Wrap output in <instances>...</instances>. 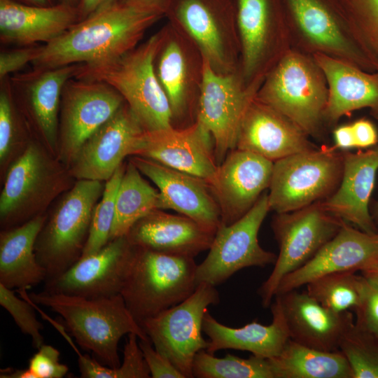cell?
I'll return each instance as SVG.
<instances>
[{"instance_id":"6da1fadb","label":"cell","mask_w":378,"mask_h":378,"mask_svg":"<svg viewBox=\"0 0 378 378\" xmlns=\"http://www.w3.org/2000/svg\"><path fill=\"white\" fill-rule=\"evenodd\" d=\"M166 10L116 1L78 21L55 40L41 46L34 68L50 69L116 59L136 48Z\"/></svg>"},{"instance_id":"7a4b0ae2","label":"cell","mask_w":378,"mask_h":378,"mask_svg":"<svg viewBox=\"0 0 378 378\" xmlns=\"http://www.w3.org/2000/svg\"><path fill=\"white\" fill-rule=\"evenodd\" d=\"M28 296L36 304L58 314L78 344L111 368L121 364L118 347L123 336L135 333L139 340H150L120 294L90 298L43 290Z\"/></svg>"},{"instance_id":"3957f363","label":"cell","mask_w":378,"mask_h":378,"mask_svg":"<svg viewBox=\"0 0 378 378\" xmlns=\"http://www.w3.org/2000/svg\"><path fill=\"white\" fill-rule=\"evenodd\" d=\"M165 27L133 50L113 60L82 64L75 77L105 83L124 99L145 131L173 126L167 97L156 75L155 62L165 37Z\"/></svg>"},{"instance_id":"277c9868","label":"cell","mask_w":378,"mask_h":378,"mask_svg":"<svg viewBox=\"0 0 378 378\" xmlns=\"http://www.w3.org/2000/svg\"><path fill=\"white\" fill-rule=\"evenodd\" d=\"M255 97L288 118L309 137L325 139L328 86L312 55L289 50L267 74Z\"/></svg>"},{"instance_id":"5b68a950","label":"cell","mask_w":378,"mask_h":378,"mask_svg":"<svg viewBox=\"0 0 378 378\" xmlns=\"http://www.w3.org/2000/svg\"><path fill=\"white\" fill-rule=\"evenodd\" d=\"M197 266L192 258L136 246L120 295L140 326L144 320L181 303L195 290Z\"/></svg>"},{"instance_id":"8992f818","label":"cell","mask_w":378,"mask_h":378,"mask_svg":"<svg viewBox=\"0 0 378 378\" xmlns=\"http://www.w3.org/2000/svg\"><path fill=\"white\" fill-rule=\"evenodd\" d=\"M240 46L239 73L256 94L267 74L291 49L282 0H232Z\"/></svg>"},{"instance_id":"52a82bcc","label":"cell","mask_w":378,"mask_h":378,"mask_svg":"<svg viewBox=\"0 0 378 378\" xmlns=\"http://www.w3.org/2000/svg\"><path fill=\"white\" fill-rule=\"evenodd\" d=\"M104 186L100 181L79 179L66 194L37 238L35 253L51 281L81 257L96 202Z\"/></svg>"},{"instance_id":"ba28073f","label":"cell","mask_w":378,"mask_h":378,"mask_svg":"<svg viewBox=\"0 0 378 378\" xmlns=\"http://www.w3.org/2000/svg\"><path fill=\"white\" fill-rule=\"evenodd\" d=\"M291 49L373 71L337 0H282Z\"/></svg>"},{"instance_id":"9c48e42d","label":"cell","mask_w":378,"mask_h":378,"mask_svg":"<svg viewBox=\"0 0 378 378\" xmlns=\"http://www.w3.org/2000/svg\"><path fill=\"white\" fill-rule=\"evenodd\" d=\"M342 170L343 153L333 146H323L274 162L270 209L286 213L326 200L337 188Z\"/></svg>"},{"instance_id":"30bf717a","label":"cell","mask_w":378,"mask_h":378,"mask_svg":"<svg viewBox=\"0 0 378 378\" xmlns=\"http://www.w3.org/2000/svg\"><path fill=\"white\" fill-rule=\"evenodd\" d=\"M344 221L328 213L321 201L300 209L276 214L272 228L279 252L268 278L258 289L268 307L281 280L309 261L339 232Z\"/></svg>"},{"instance_id":"8fae6325","label":"cell","mask_w":378,"mask_h":378,"mask_svg":"<svg viewBox=\"0 0 378 378\" xmlns=\"http://www.w3.org/2000/svg\"><path fill=\"white\" fill-rule=\"evenodd\" d=\"M166 17L192 41L216 72L239 71L232 0H168Z\"/></svg>"},{"instance_id":"7c38bea8","label":"cell","mask_w":378,"mask_h":378,"mask_svg":"<svg viewBox=\"0 0 378 378\" xmlns=\"http://www.w3.org/2000/svg\"><path fill=\"white\" fill-rule=\"evenodd\" d=\"M220 301L215 286L200 283L181 303L144 320L141 326L160 353L167 357L185 378H192L195 355L208 347L202 336L208 307Z\"/></svg>"},{"instance_id":"4fadbf2b","label":"cell","mask_w":378,"mask_h":378,"mask_svg":"<svg viewBox=\"0 0 378 378\" xmlns=\"http://www.w3.org/2000/svg\"><path fill=\"white\" fill-rule=\"evenodd\" d=\"M270 211L265 191L241 218L218 228L205 259L197 266V284H223L237 272L250 267L274 264L277 255L259 244L258 232Z\"/></svg>"},{"instance_id":"5bb4252c","label":"cell","mask_w":378,"mask_h":378,"mask_svg":"<svg viewBox=\"0 0 378 378\" xmlns=\"http://www.w3.org/2000/svg\"><path fill=\"white\" fill-rule=\"evenodd\" d=\"M255 96L245 88L239 71L218 73L202 56L196 120L213 138L218 165L235 148L241 120Z\"/></svg>"},{"instance_id":"9a60e30c","label":"cell","mask_w":378,"mask_h":378,"mask_svg":"<svg viewBox=\"0 0 378 378\" xmlns=\"http://www.w3.org/2000/svg\"><path fill=\"white\" fill-rule=\"evenodd\" d=\"M124 104L122 97L105 83L69 79L63 88L60 103L59 127L63 158L72 162L84 143Z\"/></svg>"},{"instance_id":"2e32d148","label":"cell","mask_w":378,"mask_h":378,"mask_svg":"<svg viewBox=\"0 0 378 378\" xmlns=\"http://www.w3.org/2000/svg\"><path fill=\"white\" fill-rule=\"evenodd\" d=\"M136 249L127 236L110 240L97 252L81 257L60 276L46 282L44 290L90 298L119 295Z\"/></svg>"},{"instance_id":"e0dca14e","label":"cell","mask_w":378,"mask_h":378,"mask_svg":"<svg viewBox=\"0 0 378 378\" xmlns=\"http://www.w3.org/2000/svg\"><path fill=\"white\" fill-rule=\"evenodd\" d=\"M132 155L154 160L207 182L218 167L213 138L197 120L183 128L172 126L144 131L134 145Z\"/></svg>"},{"instance_id":"ac0fdd59","label":"cell","mask_w":378,"mask_h":378,"mask_svg":"<svg viewBox=\"0 0 378 378\" xmlns=\"http://www.w3.org/2000/svg\"><path fill=\"white\" fill-rule=\"evenodd\" d=\"M273 164L252 152L237 148L229 152L207 182L219 206L222 224L241 218L269 189Z\"/></svg>"},{"instance_id":"d6986e66","label":"cell","mask_w":378,"mask_h":378,"mask_svg":"<svg viewBox=\"0 0 378 378\" xmlns=\"http://www.w3.org/2000/svg\"><path fill=\"white\" fill-rule=\"evenodd\" d=\"M82 64L50 69L34 68L8 76L11 92L34 129L51 148L57 146L59 111L66 83L75 78Z\"/></svg>"},{"instance_id":"ffe728a7","label":"cell","mask_w":378,"mask_h":378,"mask_svg":"<svg viewBox=\"0 0 378 378\" xmlns=\"http://www.w3.org/2000/svg\"><path fill=\"white\" fill-rule=\"evenodd\" d=\"M131 162L158 188V209L174 210L216 232L220 210L206 181L144 157Z\"/></svg>"},{"instance_id":"44dd1931","label":"cell","mask_w":378,"mask_h":378,"mask_svg":"<svg viewBox=\"0 0 378 378\" xmlns=\"http://www.w3.org/2000/svg\"><path fill=\"white\" fill-rule=\"evenodd\" d=\"M145 130L126 103L83 145L72 162L78 179L107 181Z\"/></svg>"},{"instance_id":"7402d4cb","label":"cell","mask_w":378,"mask_h":378,"mask_svg":"<svg viewBox=\"0 0 378 378\" xmlns=\"http://www.w3.org/2000/svg\"><path fill=\"white\" fill-rule=\"evenodd\" d=\"M377 262L378 232L369 234L344 222L309 261L281 280L276 295L298 289L326 274L361 272Z\"/></svg>"},{"instance_id":"603a6c76","label":"cell","mask_w":378,"mask_h":378,"mask_svg":"<svg viewBox=\"0 0 378 378\" xmlns=\"http://www.w3.org/2000/svg\"><path fill=\"white\" fill-rule=\"evenodd\" d=\"M155 62L156 75L169 100L173 120L184 117L199 97L202 55L192 41L172 22Z\"/></svg>"},{"instance_id":"cb8c5ba5","label":"cell","mask_w":378,"mask_h":378,"mask_svg":"<svg viewBox=\"0 0 378 378\" xmlns=\"http://www.w3.org/2000/svg\"><path fill=\"white\" fill-rule=\"evenodd\" d=\"M309 138L288 118L254 97L241 120L235 148L252 152L274 162L316 148Z\"/></svg>"},{"instance_id":"d4e9b609","label":"cell","mask_w":378,"mask_h":378,"mask_svg":"<svg viewBox=\"0 0 378 378\" xmlns=\"http://www.w3.org/2000/svg\"><path fill=\"white\" fill-rule=\"evenodd\" d=\"M343 170L336 190L321 201L332 215L369 234L378 232L369 203L378 172V144L365 151L342 150Z\"/></svg>"},{"instance_id":"484cf974","label":"cell","mask_w":378,"mask_h":378,"mask_svg":"<svg viewBox=\"0 0 378 378\" xmlns=\"http://www.w3.org/2000/svg\"><path fill=\"white\" fill-rule=\"evenodd\" d=\"M281 304L290 340L327 351H338L341 340L354 323L352 314L336 312L297 289L276 295Z\"/></svg>"},{"instance_id":"4316f807","label":"cell","mask_w":378,"mask_h":378,"mask_svg":"<svg viewBox=\"0 0 378 378\" xmlns=\"http://www.w3.org/2000/svg\"><path fill=\"white\" fill-rule=\"evenodd\" d=\"M215 234L190 218L156 209L138 220L126 236L138 247L194 258L210 248Z\"/></svg>"},{"instance_id":"83f0119b","label":"cell","mask_w":378,"mask_h":378,"mask_svg":"<svg viewBox=\"0 0 378 378\" xmlns=\"http://www.w3.org/2000/svg\"><path fill=\"white\" fill-rule=\"evenodd\" d=\"M80 21L76 6L58 3L51 6L0 0V41L20 46L48 43Z\"/></svg>"},{"instance_id":"f1b7e54d","label":"cell","mask_w":378,"mask_h":378,"mask_svg":"<svg viewBox=\"0 0 378 378\" xmlns=\"http://www.w3.org/2000/svg\"><path fill=\"white\" fill-rule=\"evenodd\" d=\"M328 86L324 113L327 128H334L344 115L363 108L378 119V73L368 72L349 62L321 54L313 55Z\"/></svg>"},{"instance_id":"f546056e","label":"cell","mask_w":378,"mask_h":378,"mask_svg":"<svg viewBox=\"0 0 378 378\" xmlns=\"http://www.w3.org/2000/svg\"><path fill=\"white\" fill-rule=\"evenodd\" d=\"M271 304L272 321L269 325L254 320L242 327L232 328L218 322L207 311L202 324L209 337L206 351L214 354L223 349L241 350L267 359L277 356L290 337L279 299L274 297Z\"/></svg>"},{"instance_id":"4dcf8cb0","label":"cell","mask_w":378,"mask_h":378,"mask_svg":"<svg viewBox=\"0 0 378 378\" xmlns=\"http://www.w3.org/2000/svg\"><path fill=\"white\" fill-rule=\"evenodd\" d=\"M46 220L45 216H37L1 234L0 284L10 289L28 290L46 281V270L35 253Z\"/></svg>"},{"instance_id":"1f68e13d","label":"cell","mask_w":378,"mask_h":378,"mask_svg":"<svg viewBox=\"0 0 378 378\" xmlns=\"http://www.w3.org/2000/svg\"><path fill=\"white\" fill-rule=\"evenodd\" d=\"M51 169L46 156L34 144H29L6 174L0 196L1 223L12 224L21 218L27 206L48 186Z\"/></svg>"},{"instance_id":"d6a6232c","label":"cell","mask_w":378,"mask_h":378,"mask_svg":"<svg viewBox=\"0 0 378 378\" xmlns=\"http://www.w3.org/2000/svg\"><path fill=\"white\" fill-rule=\"evenodd\" d=\"M273 378H353L344 354L311 348L289 339L268 359Z\"/></svg>"},{"instance_id":"836d02e7","label":"cell","mask_w":378,"mask_h":378,"mask_svg":"<svg viewBox=\"0 0 378 378\" xmlns=\"http://www.w3.org/2000/svg\"><path fill=\"white\" fill-rule=\"evenodd\" d=\"M141 174L132 162L124 170L116 194L109 241L126 236L138 220L158 209L159 192Z\"/></svg>"},{"instance_id":"e575fe53","label":"cell","mask_w":378,"mask_h":378,"mask_svg":"<svg viewBox=\"0 0 378 378\" xmlns=\"http://www.w3.org/2000/svg\"><path fill=\"white\" fill-rule=\"evenodd\" d=\"M307 293L323 307L336 312L355 310L360 304L364 286L363 274L335 272L319 276L306 285Z\"/></svg>"},{"instance_id":"d590c367","label":"cell","mask_w":378,"mask_h":378,"mask_svg":"<svg viewBox=\"0 0 378 378\" xmlns=\"http://www.w3.org/2000/svg\"><path fill=\"white\" fill-rule=\"evenodd\" d=\"M192 375L197 378H273L267 358L253 354L248 358L231 354L218 358L206 350L195 355Z\"/></svg>"},{"instance_id":"8d00e7d4","label":"cell","mask_w":378,"mask_h":378,"mask_svg":"<svg viewBox=\"0 0 378 378\" xmlns=\"http://www.w3.org/2000/svg\"><path fill=\"white\" fill-rule=\"evenodd\" d=\"M353 35L378 73V0H337Z\"/></svg>"},{"instance_id":"74e56055","label":"cell","mask_w":378,"mask_h":378,"mask_svg":"<svg viewBox=\"0 0 378 378\" xmlns=\"http://www.w3.org/2000/svg\"><path fill=\"white\" fill-rule=\"evenodd\" d=\"M353 378H378V337L355 322L344 335L339 347Z\"/></svg>"},{"instance_id":"f35d334b","label":"cell","mask_w":378,"mask_h":378,"mask_svg":"<svg viewBox=\"0 0 378 378\" xmlns=\"http://www.w3.org/2000/svg\"><path fill=\"white\" fill-rule=\"evenodd\" d=\"M124 170L120 166L104 185L102 199L92 213L88 237L81 257L97 252L109 241L116 194Z\"/></svg>"},{"instance_id":"ab89813d","label":"cell","mask_w":378,"mask_h":378,"mask_svg":"<svg viewBox=\"0 0 378 378\" xmlns=\"http://www.w3.org/2000/svg\"><path fill=\"white\" fill-rule=\"evenodd\" d=\"M19 294L20 298L12 289L0 284V304L11 315L20 330L31 338L34 347L38 349L44 344L41 332L43 325L37 319L36 309L24 290H19Z\"/></svg>"},{"instance_id":"60d3db41","label":"cell","mask_w":378,"mask_h":378,"mask_svg":"<svg viewBox=\"0 0 378 378\" xmlns=\"http://www.w3.org/2000/svg\"><path fill=\"white\" fill-rule=\"evenodd\" d=\"M0 160L4 163L17 140L20 125L9 78L0 80Z\"/></svg>"},{"instance_id":"b9f144b4","label":"cell","mask_w":378,"mask_h":378,"mask_svg":"<svg viewBox=\"0 0 378 378\" xmlns=\"http://www.w3.org/2000/svg\"><path fill=\"white\" fill-rule=\"evenodd\" d=\"M364 286L355 323L378 337V276L363 274Z\"/></svg>"},{"instance_id":"7bdbcfd3","label":"cell","mask_w":378,"mask_h":378,"mask_svg":"<svg viewBox=\"0 0 378 378\" xmlns=\"http://www.w3.org/2000/svg\"><path fill=\"white\" fill-rule=\"evenodd\" d=\"M123 350V360L113 368L114 378H149L150 372L139 344V337L130 333Z\"/></svg>"},{"instance_id":"ee69618b","label":"cell","mask_w":378,"mask_h":378,"mask_svg":"<svg viewBox=\"0 0 378 378\" xmlns=\"http://www.w3.org/2000/svg\"><path fill=\"white\" fill-rule=\"evenodd\" d=\"M59 351L54 346L43 344L30 358L28 369L34 378H62L69 368L60 363Z\"/></svg>"},{"instance_id":"f6af8a7d","label":"cell","mask_w":378,"mask_h":378,"mask_svg":"<svg viewBox=\"0 0 378 378\" xmlns=\"http://www.w3.org/2000/svg\"><path fill=\"white\" fill-rule=\"evenodd\" d=\"M140 349L153 378H185L172 361L153 346L150 340L139 339Z\"/></svg>"},{"instance_id":"bcb514c9","label":"cell","mask_w":378,"mask_h":378,"mask_svg":"<svg viewBox=\"0 0 378 378\" xmlns=\"http://www.w3.org/2000/svg\"><path fill=\"white\" fill-rule=\"evenodd\" d=\"M41 46L31 45L4 50L0 53V80L19 71L38 55Z\"/></svg>"},{"instance_id":"7dc6e473","label":"cell","mask_w":378,"mask_h":378,"mask_svg":"<svg viewBox=\"0 0 378 378\" xmlns=\"http://www.w3.org/2000/svg\"><path fill=\"white\" fill-rule=\"evenodd\" d=\"M69 344L78 355V363L80 377L84 378H113V368L104 365L87 354H81L72 339Z\"/></svg>"},{"instance_id":"c3c4849f","label":"cell","mask_w":378,"mask_h":378,"mask_svg":"<svg viewBox=\"0 0 378 378\" xmlns=\"http://www.w3.org/2000/svg\"><path fill=\"white\" fill-rule=\"evenodd\" d=\"M356 148H368L378 143V133L375 126L368 120L359 119L351 124Z\"/></svg>"},{"instance_id":"681fc988","label":"cell","mask_w":378,"mask_h":378,"mask_svg":"<svg viewBox=\"0 0 378 378\" xmlns=\"http://www.w3.org/2000/svg\"><path fill=\"white\" fill-rule=\"evenodd\" d=\"M335 149L346 150L356 148V141L351 124L343 125L333 128L332 131Z\"/></svg>"},{"instance_id":"f907efd6","label":"cell","mask_w":378,"mask_h":378,"mask_svg":"<svg viewBox=\"0 0 378 378\" xmlns=\"http://www.w3.org/2000/svg\"><path fill=\"white\" fill-rule=\"evenodd\" d=\"M118 1L119 0H79L77 8L80 16V20L88 18L100 8Z\"/></svg>"},{"instance_id":"816d5d0a","label":"cell","mask_w":378,"mask_h":378,"mask_svg":"<svg viewBox=\"0 0 378 378\" xmlns=\"http://www.w3.org/2000/svg\"><path fill=\"white\" fill-rule=\"evenodd\" d=\"M1 378H34L32 372L27 368L22 370L4 369L1 370Z\"/></svg>"},{"instance_id":"f5cc1de1","label":"cell","mask_w":378,"mask_h":378,"mask_svg":"<svg viewBox=\"0 0 378 378\" xmlns=\"http://www.w3.org/2000/svg\"><path fill=\"white\" fill-rule=\"evenodd\" d=\"M122 3L148 6L162 8L167 10L168 0H119Z\"/></svg>"},{"instance_id":"db71d44e","label":"cell","mask_w":378,"mask_h":378,"mask_svg":"<svg viewBox=\"0 0 378 378\" xmlns=\"http://www.w3.org/2000/svg\"><path fill=\"white\" fill-rule=\"evenodd\" d=\"M16 1L34 6H51L58 4V0H15Z\"/></svg>"},{"instance_id":"11a10c76","label":"cell","mask_w":378,"mask_h":378,"mask_svg":"<svg viewBox=\"0 0 378 378\" xmlns=\"http://www.w3.org/2000/svg\"><path fill=\"white\" fill-rule=\"evenodd\" d=\"M360 273L363 274H369L378 276V262Z\"/></svg>"},{"instance_id":"9f6ffc18","label":"cell","mask_w":378,"mask_h":378,"mask_svg":"<svg viewBox=\"0 0 378 378\" xmlns=\"http://www.w3.org/2000/svg\"><path fill=\"white\" fill-rule=\"evenodd\" d=\"M372 218L374 220V222L375 225H377L378 228V201L377 202L374 210L372 214Z\"/></svg>"},{"instance_id":"6f0895ef","label":"cell","mask_w":378,"mask_h":378,"mask_svg":"<svg viewBox=\"0 0 378 378\" xmlns=\"http://www.w3.org/2000/svg\"><path fill=\"white\" fill-rule=\"evenodd\" d=\"M79 0H58V3L66 4L72 6H78Z\"/></svg>"}]
</instances>
